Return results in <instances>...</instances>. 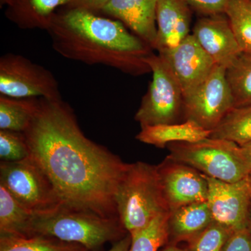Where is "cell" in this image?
I'll return each mask as SVG.
<instances>
[{"label":"cell","instance_id":"cell-33","mask_svg":"<svg viewBox=\"0 0 251 251\" xmlns=\"http://www.w3.org/2000/svg\"><path fill=\"white\" fill-rule=\"evenodd\" d=\"M161 251H184V249L178 247L176 245H171V244H167L165 247H163Z\"/></svg>","mask_w":251,"mask_h":251},{"label":"cell","instance_id":"cell-10","mask_svg":"<svg viewBox=\"0 0 251 251\" xmlns=\"http://www.w3.org/2000/svg\"><path fill=\"white\" fill-rule=\"evenodd\" d=\"M207 202L215 222L232 232L248 227L251 209V176L226 182L206 176Z\"/></svg>","mask_w":251,"mask_h":251},{"label":"cell","instance_id":"cell-6","mask_svg":"<svg viewBox=\"0 0 251 251\" xmlns=\"http://www.w3.org/2000/svg\"><path fill=\"white\" fill-rule=\"evenodd\" d=\"M152 80L135 115L140 126L176 123L183 112L179 83L164 57L151 53L147 59Z\"/></svg>","mask_w":251,"mask_h":251},{"label":"cell","instance_id":"cell-1","mask_svg":"<svg viewBox=\"0 0 251 251\" xmlns=\"http://www.w3.org/2000/svg\"><path fill=\"white\" fill-rule=\"evenodd\" d=\"M23 134L29 156L49 176L62 205L119 217L115 193L128 163L87 138L69 104L39 98Z\"/></svg>","mask_w":251,"mask_h":251},{"label":"cell","instance_id":"cell-11","mask_svg":"<svg viewBox=\"0 0 251 251\" xmlns=\"http://www.w3.org/2000/svg\"><path fill=\"white\" fill-rule=\"evenodd\" d=\"M157 169L170 212L181 206L207 201V180L197 170L168 156L157 166Z\"/></svg>","mask_w":251,"mask_h":251},{"label":"cell","instance_id":"cell-4","mask_svg":"<svg viewBox=\"0 0 251 251\" xmlns=\"http://www.w3.org/2000/svg\"><path fill=\"white\" fill-rule=\"evenodd\" d=\"M115 201L119 219L130 234L146 227L159 214L170 212L157 166L145 162L128 163Z\"/></svg>","mask_w":251,"mask_h":251},{"label":"cell","instance_id":"cell-25","mask_svg":"<svg viewBox=\"0 0 251 251\" xmlns=\"http://www.w3.org/2000/svg\"><path fill=\"white\" fill-rule=\"evenodd\" d=\"M225 14L242 52L251 54V0H230Z\"/></svg>","mask_w":251,"mask_h":251},{"label":"cell","instance_id":"cell-22","mask_svg":"<svg viewBox=\"0 0 251 251\" xmlns=\"http://www.w3.org/2000/svg\"><path fill=\"white\" fill-rule=\"evenodd\" d=\"M209 138L228 140L239 146L251 142V105L233 108L211 131Z\"/></svg>","mask_w":251,"mask_h":251},{"label":"cell","instance_id":"cell-18","mask_svg":"<svg viewBox=\"0 0 251 251\" xmlns=\"http://www.w3.org/2000/svg\"><path fill=\"white\" fill-rule=\"evenodd\" d=\"M71 0H12V18L19 27L41 28L47 30L56 8Z\"/></svg>","mask_w":251,"mask_h":251},{"label":"cell","instance_id":"cell-26","mask_svg":"<svg viewBox=\"0 0 251 251\" xmlns=\"http://www.w3.org/2000/svg\"><path fill=\"white\" fill-rule=\"evenodd\" d=\"M227 227L214 222L202 232L186 243L184 251H221L232 234Z\"/></svg>","mask_w":251,"mask_h":251},{"label":"cell","instance_id":"cell-5","mask_svg":"<svg viewBox=\"0 0 251 251\" xmlns=\"http://www.w3.org/2000/svg\"><path fill=\"white\" fill-rule=\"evenodd\" d=\"M168 157L197 170L209 177L236 182L251 176L242 148L228 140L208 138L196 143L168 145Z\"/></svg>","mask_w":251,"mask_h":251},{"label":"cell","instance_id":"cell-15","mask_svg":"<svg viewBox=\"0 0 251 251\" xmlns=\"http://www.w3.org/2000/svg\"><path fill=\"white\" fill-rule=\"evenodd\" d=\"M158 0H111L102 11L117 18L153 49Z\"/></svg>","mask_w":251,"mask_h":251},{"label":"cell","instance_id":"cell-9","mask_svg":"<svg viewBox=\"0 0 251 251\" xmlns=\"http://www.w3.org/2000/svg\"><path fill=\"white\" fill-rule=\"evenodd\" d=\"M226 71V68L215 65L202 83L184 99V121L191 120L213 130L234 108Z\"/></svg>","mask_w":251,"mask_h":251},{"label":"cell","instance_id":"cell-17","mask_svg":"<svg viewBox=\"0 0 251 251\" xmlns=\"http://www.w3.org/2000/svg\"><path fill=\"white\" fill-rule=\"evenodd\" d=\"M212 130L206 129L196 122L166 124L141 127L136 139L141 143L164 148L173 143H196L209 138Z\"/></svg>","mask_w":251,"mask_h":251},{"label":"cell","instance_id":"cell-23","mask_svg":"<svg viewBox=\"0 0 251 251\" xmlns=\"http://www.w3.org/2000/svg\"><path fill=\"white\" fill-rule=\"evenodd\" d=\"M226 77L233 98L234 108L251 105V54L242 52L226 69Z\"/></svg>","mask_w":251,"mask_h":251},{"label":"cell","instance_id":"cell-24","mask_svg":"<svg viewBox=\"0 0 251 251\" xmlns=\"http://www.w3.org/2000/svg\"><path fill=\"white\" fill-rule=\"evenodd\" d=\"M169 213L156 216L144 228L130 234V251H159L168 243Z\"/></svg>","mask_w":251,"mask_h":251},{"label":"cell","instance_id":"cell-13","mask_svg":"<svg viewBox=\"0 0 251 251\" xmlns=\"http://www.w3.org/2000/svg\"><path fill=\"white\" fill-rule=\"evenodd\" d=\"M226 14L207 16L194 26L193 36L216 65L227 69L242 53Z\"/></svg>","mask_w":251,"mask_h":251},{"label":"cell","instance_id":"cell-29","mask_svg":"<svg viewBox=\"0 0 251 251\" xmlns=\"http://www.w3.org/2000/svg\"><path fill=\"white\" fill-rule=\"evenodd\" d=\"M190 4L206 16L225 14L230 0H188Z\"/></svg>","mask_w":251,"mask_h":251},{"label":"cell","instance_id":"cell-35","mask_svg":"<svg viewBox=\"0 0 251 251\" xmlns=\"http://www.w3.org/2000/svg\"><path fill=\"white\" fill-rule=\"evenodd\" d=\"M1 3H6V4L10 5L11 4L12 0H1Z\"/></svg>","mask_w":251,"mask_h":251},{"label":"cell","instance_id":"cell-12","mask_svg":"<svg viewBox=\"0 0 251 251\" xmlns=\"http://www.w3.org/2000/svg\"><path fill=\"white\" fill-rule=\"evenodd\" d=\"M159 54L169 64L179 83L184 99L202 83L216 65L192 34L175 49Z\"/></svg>","mask_w":251,"mask_h":251},{"label":"cell","instance_id":"cell-3","mask_svg":"<svg viewBox=\"0 0 251 251\" xmlns=\"http://www.w3.org/2000/svg\"><path fill=\"white\" fill-rule=\"evenodd\" d=\"M119 217H104L90 211L64 205L54 210L34 214L29 236H50L96 251L108 242H116L128 234Z\"/></svg>","mask_w":251,"mask_h":251},{"label":"cell","instance_id":"cell-14","mask_svg":"<svg viewBox=\"0 0 251 251\" xmlns=\"http://www.w3.org/2000/svg\"><path fill=\"white\" fill-rule=\"evenodd\" d=\"M191 13L188 0H158L157 35L153 49L164 54L175 49L190 34Z\"/></svg>","mask_w":251,"mask_h":251},{"label":"cell","instance_id":"cell-2","mask_svg":"<svg viewBox=\"0 0 251 251\" xmlns=\"http://www.w3.org/2000/svg\"><path fill=\"white\" fill-rule=\"evenodd\" d=\"M47 31L54 51L65 58L133 75L151 72L147 59L152 49L120 21L72 7L53 16Z\"/></svg>","mask_w":251,"mask_h":251},{"label":"cell","instance_id":"cell-31","mask_svg":"<svg viewBox=\"0 0 251 251\" xmlns=\"http://www.w3.org/2000/svg\"><path fill=\"white\" fill-rule=\"evenodd\" d=\"M131 245V236L127 234L120 240L114 243L111 249L108 251H130Z\"/></svg>","mask_w":251,"mask_h":251},{"label":"cell","instance_id":"cell-16","mask_svg":"<svg viewBox=\"0 0 251 251\" xmlns=\"http://www.w3.org/2000/svg\"><path fill=\"white\" fill-rule=\"evenodd\" d=\"M214 221L207 202L193 203L172 211L168 221V244L187 243Z\"/></svg>","mask_w":251,"mask_h":251},{"label":"cell","instance_id":"cell-7","mask_svg":"<svg viewBox=\"0 0 251 251\" xmlns=\"http://www.w3.org/2000/svg\"><path fill=\"white\" fill-rule=\"evenodd\" d=\"M0 184L34 214L62 205L49 176L30 156L22 161H1Z\"/></svg>","mask_w":251,"mask_h":251},{"label":"cell","instance_id":"cell-19","mask_svg":"<svg viewBox=\"0 0 251 251\" xmlns=\"http://www.w3.org/2000/svg\"><path fill=\"white\" fill-rule=\"evenodd\" d=\"M33 216L0 184V234L28 237Z\"/></svg>","mask_w":251,"mask_h":251},{"label":"cell","instance_id":"cell-32","mask_svg":"<svg viewBox=\"0 0 251 251\" xmlns=\"http://www.w3.org/2000/svg\"><path fill=\"white\" fill-rule=\"evenodd\" d=\"M251 172V142L241 146Z\"/></svg>","mask_w":251,"mask_h":251},{"label":"cell","instance_id":"cell-20","mask_svg":"<svg viewBox=\"0 0 251 251\" xmlns=\"http://www.w3.org/2000/svg\"><path fill=\"white\" fill-rule=\"evenodd\" d=\"M39 98H12L0 95V130L23 133L39 106Z\"/></svg>","mask_w":251,"mask_h":251},{"label":"cell","instance_id":"cell-8","mask_svg":"<svg viewBox=\"0 0 251 251\" xmlns=\"http://www.w3.org/2000/svg\"><path fill=\"white\" fill-rule=\"evenodd\" d=\"M0 95L12 98L61 99L59 83L46 68L13 53L0 58Z\"/></svg>","mask_w":251,"mask_h":251},{"label":"cell","instance_id":"cell-30","mask_svg":"<svg viewBox=\"0 0 251 251\" xmlns=\"http://www.w3.org/2000/svg\"><path fill=\"white\" fill-rule=\"evenodd\" d=\"M111 0H71L72 7L80 8L91 12L102 11Z\"/></svg>","mask_w":251,"mask_h":251},{"label":"cell","instance_id":"cell-21","mask_svg":"<svg viewBox=\"0 0 251 251\" xmlns=\"http://www.w3.org/2000/svg\"><path fill=\"white\" fill-rule=\"evenodd\" d=\"M0 251H89L83 246L50 236L0 234Z\"/></svg>","mask_w":251,"mask_h":251},{"label":"cell","instance_id":"cell-28","mask_svg":"<svg viewBox=\"0 0 251 251\" xmlns=\"http://www.w3.org/2000/svg\"><path fill=\"white\" fill-rule=\"evenodd\" d=\"M221 251H251V232L249 227L232 232Z\"/></svg>","mask_w":251,"mask_h":251},{"label":"cell","instance_id":"cell-27","mask_svg":"<svg viewBox=\"0 0 251 251\" xmlns=\"http://www.w3.org/2000/svg\"><path fill=\"white\" fill-rule=\"evenodd\" d=\"M29 156V148L23 133L0 130V158L1 161H22Z\"/></svg>","mask_w":251,"mask_h":251},{"label":"cell","instance_id":"cell-34","mask_svg":"<svg viewBox=\"0 0 251 251\" xmlns=\"http://www.w3.org/2000/svg\"><path fill=\"white\" fill-rule=\"evenodd\" d=\"M248 227H249V229H250V231L251 232V209L250 216H249V226H248Z\"/></svg>","mask_w":251,"mask_h":251}]
</instances>
